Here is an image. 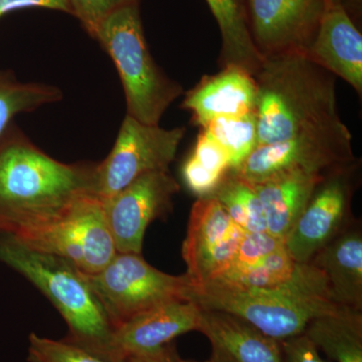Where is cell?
Returning a JSON list of instances; mask_svg holds the SVG:
<instances>
[{"instance_id": "6da1fadb", "label": "cell", "mask_w": 362, "mask_h": 362, "mask_svg": "<svg viewBox=\"0 0 362 362\" xmlns=\"http://www.w3.org/2000/svg\"><path fill=\"white\" fill-rule=\"evenodd\" d=\"M96 165L52 158L13 124L0 142V233L13 232L94 194Z\"/></svg>"}, {"instance_id": "7a4b0ae2", "label": "cell", "mask_w": 362, "mask_h": 362, "mask_svg": "<svg viewBox=\"0 0 362 362\" xmlns=\"http://www.w3.org/2000/svg\"><path fill=\"white\" fill-rule=\"evenodd\" d=\"M258 86V146L342 122L335 76L302 54L264 59Z\"/></svg>"}, {"instance_id": "3957f363", "label": "cell", "mask_w": 362, "mask_h": 362, "mask_svg": "<svg viewBox=\"0 0 362 362\" xmlns=\"http://www.w3.org/2000/svg\"><path fill=\"white\" fill-rule=\"evenodd\" d=\"M194 300L202 308L240 317L279 341L303 334L317 317L349 309L331 300L323 274L310 263L298 264L293 277L277 287L244 289L209 282L197 287Z\"/></svg>"}, {"instance_id": "277c9868", "label": "cell", "mask_w": 362, "mask_h": 362, "mask_svg": "<svg viewBox=\"0 0 362 362\" xmlns=\"http://www.w3.org/2000/svg\"><path fill=\"white\" fill-rule=\"evenodd\" d=\"M0 263L28 279L56 307L69 327L65 341L118 362L113 325L85 274L59 257L35 251L0 233Z\"/></svg>"}, {"instance_id": "5b68a950", "label": "cell", "mask_w": 362, "mask_h": 362, "mask_svg": "<svg viewBox=\"0 0 362 362\" xmlns=\"http://www.w3.org/2000/svg\"><path fill=\"white\" fill-rule=\"evenodd\" d=\"M93 39L109 54L118 71L127 115L141 123L159 125L170 105L183 94V87L154 61L145 39L139 4L112 13Z\"/></svg>"}, {"instance_id": "8992f818", "label": "cell", "mask_w": 362, "mask_h": 362, "mask_svg": "<svg viewBox=\"0 0 362 362\" xmlns=\"http://www.w3.org/2000/svg\"><path fill=\"white\" fill-rule=\"evenodd\" d=\"M6 235L35 251L65 259L87 275L102 270L117 254L104 202L94 194Z\"/></svg>"}, {"instance_id": "52a82bcc", "label": "cell", "mask_w": 362, "mask_h": 362, "mask_svg": "<svg viewBox=\"0 0 362 362\" xmlns=\"http://www.w3.org/2000/svg\"><path fill=\"white\" fill-rule=\"evenodd\" d=\"M85 277L114 329L157 305L194 300L197 290L187 274L163 273L134 252H117L102 270Z\"/></svg>"}, {"instance_id": "ba28073f", "label": "cell", "mask_w": 362, "mask_h": 362, "mask_svg": "<svg viewBox=\"0 0 362 362\" xmlns=\"http://www.w3.org/2000/svg\"><path fill=\"white\" fill-rule=\"evenodd\" d=\"M187 128L165 129L126 114L110 153L97 163L93 192L106 202L140 176L168 170Z\"/></svg>"}, {"instance_id": "9c48e42d", "label": "cell", "mask_w": 362, "mask_h": 362, "mask_svg": "<svg viewBox=\"0 0 362 362\" xmlns=\"http://www.w3.org/2000/svg\"><path fill=\"white\" fill-rule=\"evenodd\" d=\"M352 135L344 123L259 145L233 171L251 185L290 170L324 173L354 160Z\"/></svg>"}, {"instance_id": "30bf717a", "label": "cell", "mask_w": 362, "mask_h": 362, "mask_svg": "<svg viewBox=\"0 0 362 362\" xmlns=\"http://www.w3.org/2000/svg\"><path fill=\"white\" fill-rule=\"evenodd\" d=\"M361 180V161L356 157L328 171L319 181L303 213L285 240L286 250L295 262H310L354 220L352 199Z\"/></svg>"}, {"instance_id": "8fae6325", "label": "cell", "mask_w": 362, "mask_h": 362, "mask_svg": "<svg viewBox=\"0 0 362 362\" xmlns=\"http://www.w3.org/2000/svg\"><path fill=\"white\" fill-rule=\"evenodd\" d=\"M329 0H243L252 44L262 58L306 54Z\"/></svg>"}, {"instance_id": "7c38bea8", "label": "cell", "mask_w": 362, "mask_h": 362, "mask_svg": "<svg viewBox=\"0 0 362 362\" xmlns=\"http://www.w3.org/2000/svg\"><path fill=\"white\" fill-rule=\"evenodd\" d=\"M180 189L169 170L152 171L104 202L117 252L141 254L147 228L173 209V197Z\"/></svg>"}, {"instance_id": "4fadbf2b", "label": "cell", "mask_w": 362, "mask_h": 362, "mask_svg": "<svg viewBox=\"0 0 362 362\" xmlns=\"http://www.w3.org/2000/svg\"><path fill=\"white\" fill-rule=\"evenodd\" d=\"M245 232L214 197L192 207L182 257L197 287L220 278L232 265Z\"/></svg>"}, {"instance_id": "5bb4252c", "label": "cell", "mask_w": 362, "mask_h": 362, "mask_svg": "<svg viewBox=\"0 0 362 362\" xmlns=\"http://www.w3.org/2000/svg\"><path fill=\"white\" fill-rule=\"evenodd\" d=\"M201 312L194 300H175L133 317L114 331L117 361L163 349L180 335L199 330Z\"/></svg>"}, {"instance_id": "9a60e30c", "label": "cell", "mask_w": 362, "mask_h": 362, "mask_svg": "<svg viewBox=\"0 0 362 362\" xmlns=\"http://www.w3.org/2000/svg\"><path fill=\"white\" fill-rule=\"evenodd\" d=\"M304 56L343 78L362 96V35L344 7L329 1Z\"/></svg>"}, {"instance_id": "2e32d148", "label": "cell", "mask_w": 362, "mask_h": 362, "mask_svg": "<svg viewBox=\"0 0 362 362\" xmlns=\"http://www.w3.org/2000/svg\"><path fill=\"white\" fill-rule=\"evenodd\" d=\"M258 86L249 71L239 66L221 68L218 74L204 76L185 95L180 108L190 112L199 128L221 117L242 116L256 111Z\"/></svg>"}, {"instance_id": "e0dca14e", "label": "cell", "mask_w": 362, "mask_h": 362, "mask_svg": "<svg viewBox=\"0 0 362 362\" xmlns=\"http://www.w3.org/2000/svg\"><path fill=\"white\" fill-rule=\"evenodd\" d=\"M197 331L211 342V361L284 362L279 340L228 312L202 308Z\"/></svg>"}, {"instance_id": "ac0fdd59", "label": "cell", "mask_w": 362, "mask_h": 362, "mask_svg": "<svg viewBox=\"0 0 362 362\" xmlns=\"http://www.w3.org/2000/svg\"><path fill=\"white\" fill-rule=\"evenodd\" d=\"M308 263L323 274L335 304L362 311V230L358 221H352Z\"/></svg>"}, {"instance_id": "d6986e66", "label": "cell", "mask_w": 362, "mask_h": 362, "mask_svg": "<svg viewBox=\"0 0 362 362\" xmlns=\"http://www.w3.org/2000/svg\"><path fill=\"white\" fill-rule=\"evenodd\" d=\"M326 173L290 170L252 185L263 206L267 233L285 242Z\"/></svg>"}, {"instance_id": "ffe728a7", "label": "cell", "mask_w": 362, "mask_h": 362, "mask_svg": "<svg viewBox=\"0 0 362 362\" xmlns=\"http://www.w3.org/2000/svg\"><path fill=\"white\" fill-rule=\"evenodd\" d=\"M220 28L218 65L233 66L256 75L264 59L252 44L245 18L243 0H206Z\"/></svg>"}, {"instance_id": "44dd1931", "label": "cell", "mask_w": 362, "mask_h": 362, "mask_svg": "<svg viewBox=\"0 0 362 362\" xmlns=\"http://www.w3.org/2000/svg\"><path fill=\"white\" fill-rule=\"evenodd\" d=\"M303 334L332 361L362 362V311L317 317Z\"/></svg>"}, {"instance_id": "7402d4cb", "label": "cell", "mask_w": 362, "mask_h": 362, "mask_svg": "<svg viewBox=\"0 0 362 362\" xmlns=\"http://www.w3.org/2000/svg\"><path fill=\"white\" fill-rule=\"evenodd\" d=\"M63 98L61 90L42 83H23L11 71H0V142L21 113L33 112Z\"/></svg>"}, {"instance_id": "603a6c76", "label": "cell", "mask_w": 362, "mask_h": 362, "mask_svg": "<svg viewBox=\"0 0 362 362\" xmlns=\"http://www.w3.org/2000/svg\"><path fill=\"white\" fill-rule=\"evenodd\" d=\"M211 197L218 202L245 233L267 232L265 214L256 190L233 171L226 173Z\"/></svg>"}, {"instance_id": "cb8c5ba5", "label": "cell", "mask_w": 362, "mask_h": 362, "mask_svg": "<svg viewBox=\"0 0 362 362\" xmlns=\"http://www.w3.org/2000/svg\"><path fill=\"white\" fill-rule=\"evenodd\" d=\"M206 131L228 154L230 170L242 165L258 146L256 111L242 116L221 117L207 123Z\"/></svg>"}, {"instance_id": "d4e9b609", "label": "cell", "mask_w": 362, "mask_h": 362, "mask_svg": "<svg viewBox=\"0 0 362 362\" xmlns=\"http://www.w3.org/2000/svg\"><path fill=\"white\" fill-rule=\"evenodd\" d=\"M298 264L299 263L295 262L290 256L284 245L237 277L230 280H216L211 282H218L244 289H268L288 282L294 275Z\"/></svg>"}, {"instance_id": "484cf974", "label": "cell", "mask_w": 362, "mask_h": 362, "mask_svg": "<svg viewBox=\"0 0 362 362\" xmlns=\"http://www.w3.org/2000/svg\"><path fill=\"white\" fill-rule=\"evenodd\" d=\"M284 245V240L278 239L267 232L245 233L232 265L226 273L216 280L226 281L237 277Z\"/></svg>"}, {"instance_id": "4316f807", "label": "cell", "mask_w": 362, "mask_h": 362, "mask_svg": "<svg viewBox=\"0 0 362 362\" xmlns=\"http://www.w3.org/2000/svg\"><path fill=\"white\" fill-rule=\"evenodd\" d=\"M28 341V362H108L63 339H49L32 333Z\"/></svg>"}, {"instance_id": "83f0119b", "label": "cell", "mask_w": 362, "mask_h": 362, "mask_svg": "<svg viewBox=\"0 0 362 362\" xmlns=\"http://www.w3.org/2000/svg\"><path fill=\"white\" fill-rule=\"evenodd\" d=\"M71 16L80 21L90 37L109 16L123 7L139 4L140 0H69Z\"/></svg>"}, {"instance_id": "f1b7e54d", "label": "cell", "mask_w": 362, "mask_h": 362, "mask_svg": "<svg viewBox=\"0 0 362 362\" xmlns=\"http://www.w3.org/2000/svg\"><path fill=\"white\" fill-rule=\"evenodd\" d=\"M190 156L211 173L225 176L230 170V162L223 147L206 130L199 128L194 150Z\"/></svg>"}, {"instance_id": "f546056e", "label": "cell", "mask_w": 362, "mask_h": 362, "mask_svg": "<svg viewBox=\"0 0 362 362\" xmlns=\"http://www.w3.org/2000/svg\"><path fill=\"white\" fill-rule=\"evenodd\" d=\"M225 176L207 170L192 156H188L181 166L183 183L197 199L211 197Z\"/></svg>"}, {"instance_id": "4dcf8cb0", "label": "cell", "mask_w": 362, "mask_h": 362, "mask_svg": "<svg viewBox=\"0 0 362 362\" xmlns=\"http://www.w3.org/2000/svg\"><path fill=\"white\" fill-rule=\"evenodd\" d=\"M280 342L284 362H326L313 343L304 334L287 338Z\"/></svg>"}, {"instance_id": "1f68e13d", "label": "cell", "mask_w": 362, "mask_h": 362, "mask_svg": "<svg viewBox=\"0 0 362 362\" xmlns=\"http://www.w3.org/2000/svg\"><path fill=\"white\" fill-rule=\"evenodd\" d=\"M23 8H47L71 14L69 0H0V18Z\"/></svg>"}, {"instance_id": "d6a6232c", "label": "cell", "mask_w": 362, "mask_h": 362, "mask_svg": "<svg viewBox=\"0 0 362 362\" xmlns=\"http://www.w3.org/2000/svg\"><path fill=\"white\" fill-rule=\"evenodd\" d=\"M171 343L164 346L163 349L156 350V351L127 357L123 362H170L169 346Z\"/></svg>"}, {"instance_id": "836d02e7", "label": "cell", "mask_w": 362, "mask_h": 362, "mask_svg": "<svg viewBox=\"0 0 362 362\" xmlns=\"http://www.w3.org/2000/svg\"><path fill=\"white\" fill-rule=\"evenodd\" d=\"M329 1L344 7L354 23L358 25L361 18L362 0H329Z\"/></svg>"}, {"instance_id": "e575fe53", "label": "cell", "mask_w": 362, "mask_h": 362, "mask_svg": "<svg viewBox=\"0 0 362 362\" xmlns=\"http://www.w3.org/2000/svg\"><path fill=\"white\" fill-rule=\"evenodd\" d=\"M169 359H170V362H213L211 361H190V359L181 358V357L178 356L177 351H176L175 345H173V343H171L170 346H169Z\"/></svg>"}]
</instances>
